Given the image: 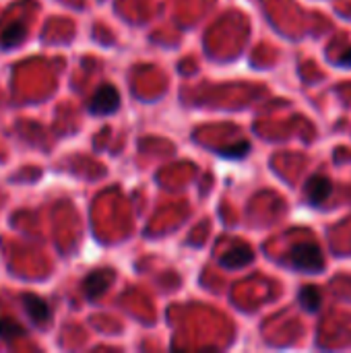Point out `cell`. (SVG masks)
I'll return each instance as SVG.
<instances>
[{"label": "cell", "mask_w": 351, "mask_h": 353, "mask_svg": "<svg viewBox=\"0 0 351 353\" xmlns=\"http://www.w3.org/2000/svg\"><path fill=\"white\" fill-rule=\"evenodd\" d=\"M288 261L292 267H296L298 271L304 273H319L325 267V256L319 244L314 242H298L292 246Z\"/></svg>", "instance_id": "obj_1"}, {"label": "cell", "mask_w": 351, "mask_h": 353, "mask_svg": "<svg viewBox=\"0 0 351 353\" xmlns=\"http://www.w3.org/2000/svg\"><path fill=\"white\" fill-rule=\"evenodd\" d=\"M118 105H120L118 89L114 85H101L89 101V112L95 116H110L118 110Z\"/></svg>", "instance_id": "obj_2"}, {"label": "cell", "mask_w": 351, "mask_h": 353, "mask_svg": "<svg viewBox=\"0 0 351 353\" xmlns=\"http://www.w3.org/2000/svg\"><path fill=\"white\" fill-rule=\"evenodd\" d=\"M114 279V273L110 269H103V271H93L85 281H83V292L87 296V300H95L99 298L112 283Z\"/></svg>", "instance_id": "obj_3"}, {"label": "cell", "mask_w": 351, "mask_h": 353, "mask_svg": "<svg viewBox=\"0 0 351 353\" xmlns=\"http://www.w3.org/2000/svg\"><path fill=\"white\" fill-rule=\"evenodd\" d=\"M254 254H252V248L246 246V244H236L232 250H228L221 259H219V265L225 267V269H242L246 267L248 263H252Z\"/></svg>", "instance_id": "obj_4"}, {"label": "cell", "mask_w": 351, "mask_h": 353, "mask_svg": "<svg viewBox=\"0 0 351 353\" xmlns=\"http://www.w3.org/2000/svg\"><path fill=\"white\" fill-rule=\"evenodd\" d=\"M333 192V184L325 176H312L306 184V196L312 205H323Z\"/></svg>", "instance_id": "obj_5"}, {"label": "cell", "mask_w": 351, "mask_h": 353, "mask_svg": "<svg viewBox=\"0 0 351 353\" xmlns=\"http://www.w3.org/2000/svg\"><path fill=\"white\" fill-rule=\"evenodd\" d=\"M25 310L29 312L31 321L37 325H41L50 319V306L37 296H25Z\"/></svg>", "instance_id": "obj_6"}, {"label": "cell", "mask_w": 351, "mask_h": 353, "mask_svg": "<svg viewBox=\"0 0 351 353\" xmlns=\"http://www.w3.org/2000/svg\"><path fill=\"white\" fill-rule=\"evenodd\" d=\"M298 300H300V306L306 310V312H317L321 308V302H323V294L317 285H304L298 294Z\"/></svg>", "instance_id": "obj_7"}, {"label": "cell", "mask_w": 351, "mask_h": 353, "mask_svg": "<svg viewBox=\"0 0 351 353\" xmlns=\"http://www.w3.org/2000/svg\"><path fill=\"white\" fill-rule=\"evenodd\" d=\"M25 35V27L23 25H10L4 33H0V46L8 48V46H14L17 41H21V37Z\"/></svg>", "instance_id": "obj_8"}, {"label": "cell", "mask_w": 351, "mask_h": 353, "mask_svg": "<svg viewBox=\"0 0 351 353\" xmlns=\"http://www.w3.org/2000/svg\"><path fill=\"white\" fill-rule=\"evenodd\" d=\"M248 149H250V145L246 141H240L236 145H230V147L219 149V155L221 157H228V159H242L248 153Z\"/></svg>", "instance_id": "obj_9"}, {"label": "cell", "mask_w": 351, "mask_h": 353, "mask_svg": "<svg viewBox=\"0 0 351 353\" xmlns=\"http://www.w3.org/2000/svg\"><path fill=\"white\" fill-rule=\"evenodd\" d=\"M12 333L23 335V329L17 323H12V321H0V337L2 339H8V335L12 337Z\"/></svg>", "instance_id": "obj_10"}, {"label": "cell", "mask_w": 351, "mask_h": 353, "mask_svg": "<svg viewBox=\"0 0 351 353\" xmlns=\"http://www.w3.org/2000/svg\"><path fill=\"white\" fill-rule=\"evenodd\" d=\"M337 64H339V66H351V48L339 58V60H337Z\"/></svg>", "instance_id": "obj_11"}]
</instances>
